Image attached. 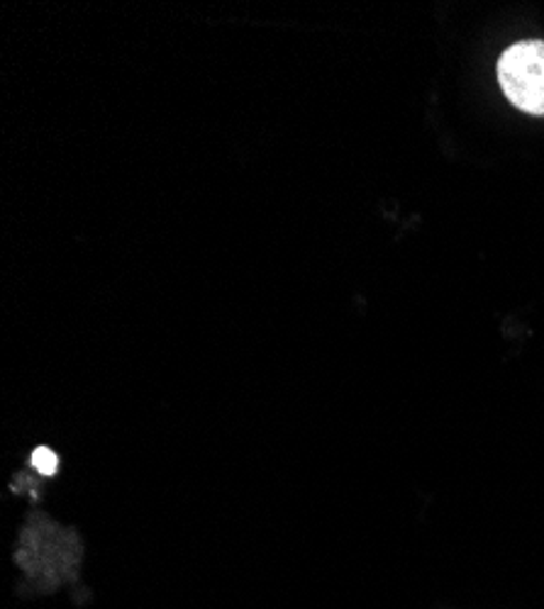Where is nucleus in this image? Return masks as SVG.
<instances>
[{
    "label": "nucleus",
    "instance_id": "nucleus-2",
    "mask_svg": "<svg viewBox=\"0 0 544 609\" xmlns=\"http://www.w3.org/2000/svg\"><path fill=\"white\" fill-rule=\"evenodd\" d=\"M33 466L43 473V476H55L57 468H59V459L57 453L47 449V447H37L33 451Z\"/></svg>",
    "mask_w": 544,
    "mask_h": 609
},
{
    "label": "nucleus",
    "instance_id": "nucleus-1",
    "mask_svg": "<svg viewBox=\"0 0 544 609\" xmlns=\"http://www.w3.org/2000/svg\"><path fill=\"white\" fill-rule=\"evenodd\" d=\"M498 81L512 106L544 115V42H520L503 51Z\"/></svg>",
    "mask_w": 544,
    "mask_h": 609
}]
</instances>
